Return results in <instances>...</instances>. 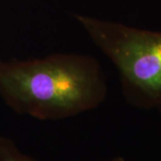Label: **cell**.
I'll return each instance as SVG.
<instances>
[{
  "label": "cell",
  "instance_id": "6da1fadb",
  "mask_svg": "<svg viewBox=\"0 0 161 161\" xmlns=\"http://www.w3.org/2000/svg\"><path fill=\"white\" fill-rule=\"evenodd\" d=\"M0 96L20 115L60 120L97 108L108 96V85L97 58L55 53L0 61Z\"/></svg>",
  "mask_w": 161,
  "mask_h": 161
},
{
  "label": "cell",
  "instance_id": "7a4b0ae2",
  "mask_svg": "<svg viewBox=\"0 0 161 161\" xmlns=\"http://www.w3.org/2000/svg\"><path fill=\"white\" fill-rule=\"evenodd\" d=\"M75 18L115 65L127 103L141 109L161 108V31L83 14Z\"/></svg>",
  "mask_w": 161,
  "mask_h": 161
},
{
  "label": "cell",
  "instance_id": "3957f363",
  "mask_svg": "<svg viewBox=\"0 0 161 161\" xmlns=\"http://www.w3.org/2000/svg\"><path fill=\"white\" fill-rule=\"evenodd\" d=\"M0 161H38L23 154L11 139L0 134Z\"/></svg>",
  "mask_w": 161,
  "mask_h": 161
},
{
  "label": "cell",
  "instance_id": "277c9868",
  "mask_svg": "<svg viewBox=\"0 0 161 161\" xmlns=\"http://www.w3.org/2000/svg\"><path fill=\"white\" fill-rule=\"evenodd\" d=\"M111 161H125L123 158H120V157H117V158H115L114 159H112Z\"/></svg>",
  "mask_w": 161,
  "mask_h": 161
}]
</instances>
